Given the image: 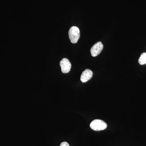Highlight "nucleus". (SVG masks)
<instances>
[{
	"label": "nucleus",
	"instance_id": "1",
	"mask_svg": "<svg viewBox=\"0 0 146 146\" xmlns=\"http://www.w3.org/2000/svg\"><path fill=\"white\" fill-rule=\"evenodd\" d=\"M90 127L96 131H100L105 129L107 125L105 122L100 119H95L92 121L90 125Z\"/></svg>",
	"mask_w": 146,
	"mask_h": 146
},
{
	"label": "nucleus",
	"instance_id": "2",
	"mask_svg": "<svg viewBox=\"0 0 146 146\" xmlns=\"http://www.w3.org/2000/svg\"><path fill=\"white\" fill-rule=\"evenodd\" d=\"M69 36L72 43H76L78 42V40L80 37V31L79 29L76 27H72L69 30Z\"/></svg>",
	"mask_w": 146,
	"mask_h": 146
},
{
	"label": "nucleus",
	"instance_id": "3",
	"mask_svg": "<svg viewBox=\"0 0 146 146\" xmlns=\"http://www.w3.org/2000/svg\"><path fill=\"white\" fill-rule=\"evenodd\" d=\"M60 65L61 68V71L64 74H67L70 71L72 65L70 60L67 58H63L60 61Z\"/></svg>",
	"mask_w": 146,
	"mask_h": 146
},
{
	"label": "nucleus",
	"instance_id": "4",
	"mask_svg": "<svg viewBox=\"0 0 146 146\" xmlns=\"http://www.w3.org/2000/svg\"><path fill=\"white\" fill-rule=\"evenodd\" d=\"M103 45L101 42H97L91 48V53L92 56L95 57L101 52L103 49Z\"/></svg>",
	"mask_w": 146,
	"mask_h": 146
},
{
	"label": "nucleus",
	"instance_id": "5",
	"mask_svg": "<svg viewBox=\"0 0 146 146\" xmlns=\"http://www.w3.org/2000/svg\"><path fill=\"white\" fill-rule=\"evenodd\" d=\"M93 75V73L89 69H86L82 74L80 77V80L83 83L87 82L90 80Z\"/></svg>",
	"mask_w": 146,
	"mask_h": 146
},
{
	"label": "nucleus",
	"instance_id": "6",
	"mask_svg": "<svg viewBox=\"0 0 146 146\" xmlns=\"http://www.w3.org/2000/svg\"><path fill=\"white\" fill-rule=\"evenodd\" d=\"M138 63L141 65L146 64V53L144 52L141 54V56L138 59Z\"/></svg>",
	"mask_w": 146,
	"mask_h": 146
},
{
	"label": "nucleus",
	"instance_id": "7",
	"mask_svg": "<svg viewBox=\"0 0 146 146\" xmlns=\"http://www.w3.org/2000/svg\"><path fill=\"white\" fill-rule=\"evenodd\" d=\"M60 146H70L68 143L66 142H63L61 143Z\"/></svg>",
	"mask_w": 146,
	"mask_h": 146
}]
</instances>
